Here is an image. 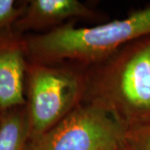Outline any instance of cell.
I'll return each instance as SVG.
<instances>
[{
  "instance_id": "cell-9",
  "label": "cell",
  "mask_w": 150,
  "mask_h": 150,
  "mask_svg": "<svg viewBox=\"0 0 150 150\" xmlns=\"http://www.w3.org/2000/svg\"><path fill=\"white\" fill-rule=\"evenodd\" d=\"M26 1L17 5L14 0H0V34L13 30V27L23 15Z\"/></svg>"
},
{
  "instance_id": "cell-10",
  "label": "cell",
  "mask_w": 150,
  "mask_h": 150,
  "mask_svg": "<svg viewBox=\"0 0 150 150\" xmlns=\"http://www.w3.org/2000/svg\"><path fill=\"white\" fill-rule=\"evenodd\" d=\"M117 150H126V149L123 147V145H122V146H121V147H119Z\"/></svg>"
},
{
  "instance_id": "cell-8",
  "label": "cell",
  "mask_w": 150,
  "mask_h": 150,
  "mask_svg": "<svg viewBox=\"0 0 150 150\" xmlns=\"http://www.w3.org/2000/svg\"><path fill=\"white\" fill-rule=\"evenodd\" d=\"M123 145L126 150H150V121L126 129Z\"/></svg>"
},
{
  "instance_id": "cell-1",
  "label": "cell",
  "mask_w": 150,
  "mask_h": 150,
  "mask_svg": "<svg viewBox=\"0 0 150 150\" xmlns=\"http://www.w3.org/2000/svg\"><path fill=\"white\" fill-rule=\"evenodd\" d=\"M83 103L103 108L123 129L150 121V35L83 69Z\"/></svg>"
},
{
  "instance_id": "cell-3",
  "label": "cell",
  "mask_w": 150,
  "mask_h": 150,
  "mask_svg": "<svg viewBox=\"0 0 150 150\" xmlns=\"http://www.w3.org/2000/svg\"><path fill=\"white\" fill-rule=\"evenodd\" d=\"M83 68L28 62L25 83L28 138L43 134L83 101Z\"/></svg>"
},
{
  "instance_id": "cell-7",
  "label": "cell",
  "mask_w": 150,
  "mask_h": 150,
  "mask_svg": "<svg viewBox=\"0 0 150 150\" xmlns=\"http://www.w3.org/2000/svg\"><path fill=\"white\" fill-rule=\"evenodd\" d=\"M28 139L26 105L0 113V150H24Z\"/></svg>"
},
{
  "instance_id": "cell-4",
  "label": "cell",
  "mask_w": 150,
  "mask_h": 150,
  "mask_svg": "<svg viewBox=\"0 0 150 150\" xmlns=\"http://www.w3.org/2000/svg\"><path fill=\"white\" fill-rule=\"evenodd\" d=\"M124 134L103 108L82 103L51 129L28 138L24 150H117Z\"/></svg>"
},
{
  "instance_id": "cell-6",
  "label": "cell",
  "mask_w": 150,
  "mask_h": 150,
  "mask_svg": "<svg viewBox=\"0 0 150 150\" xmlns=\"http://www.w3.org/2000/svg\"><path fill=\"white\" fill-rule=\"evenodd\" d=\"M79 18L98 21L103 18L93 9L78 0H30L13 30L23 35L27 31L54 29L70 18Z\"/></svg>"
},
{
  "instance_id": "cell-2",
  "label": "cell",
  "mask_w": 150,
  "mask_h": 150,
  "mask_svg": "<svg viewBox=\"0 0 150 150\" xmlns=\"http://www.w3.org/2000/svg\"><path fill=\"white\" fill-rule=\"evenodd\" d=\"M150 35V7L123 19L93 27L66 23L50 31L24 35L28 62L84 69L108 59L131 41Z\"/></svg>"
},
{
  "instance_id": "cell-5",
  "label": "cell",
  "mask_w": 150,
  "mask_h": 150,
  "mask_svg": "<svg viewBox=\"0 0 150 150\" xmlns=\"http://www.w3.org/2000/svg\"><path fill=\"white\" fill-rule=\"evenodd\" d=\"M28 64L24 34H0V113L26 105Z\"/></svg>"
}]
</instances>
